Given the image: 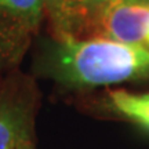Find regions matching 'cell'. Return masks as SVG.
<instances>
[{
  "label": "cell",
  "mask_w": 149,
  "mask_h": 149,
  "mask_svg": "<svg viewBox=\"0 0 149 149\" xmlns=\"http://www.w3.org/2000/svg\"><path fill=\"white\" fill-rule=\"evenodd\" d=\"M120 0H46V8L50 13L54 29L58 33L74 31L87 19L97 7ZM148 3L149 0H127Z\"/></svg>",
  "instance_id": "obj_4"
},
{
  "label": "cell",
  "mask_w": 149,
  "mask_h": 149,
  "mask_svg": "<svg viewBox=\"0 0 149 149\" xmlns=\"http://www.w3.org/2000/svg\"><path fill=\"white\" fill-rule=\"evenodd\" d=\"M46 0H0V14L32 32L42 19Z\"/></svg>",
  "instance_id": "obj_7"
},
{
  "label": "cell",
  "mask_w": 149,
  "mask_h": 149,
  "mask_svg": "<svg viewBox=\"0 0 149 149\" xmlns=\"http://www.w3.org/2000/svg\"><path fill=\"white\" fill-rule=\"evenodd\" d=\"M29 31L0 14V72L15 65L25 53Z\"/></svg>",
  "instance_id": "obj_6"
},
{
  "label": "cell",
  "mask_w": 149,
  "mask_h": 149,
  "mask_svg": "<svg viewBox=\"0 0 149 149\" xmlns=\"http://www.w3.org/2000/svg\"><path fill=\"white\" fill-rule=\"evenodd\" d=\"M32 104L15 88L0 91V149H19L31 141Z\"/></svg>",
  "instance_id": "obj_3"
},
{
  "label": "cell",
  "mask_w": 149,
  "mask_h": 149,
  "mask_svg": "<svg viewBox=\"0 0 149 149\" xmlns=\"http://www.w3.org/2000/svg\"><path fill=\"white\" fill-rule=\"evenodd\" d=\"M149 33V3L113 1L98 10L90 39L145 46Z\"/></svg>",
  "instance_id": "obj_2"
},
{
  "label": "cell",
  "mask_w": 149,
  "mask_h": 149,
  "mask_svg": "<svg viewBox=\"0 0 149 149\" xmlns=\"http://www.w3.org/2000/svg\"><path fill=\"white\" fill-rule=\"evenodd\" d=\"M105 104L112 113L149 131V93L135 94L123 90L109 91Z\"/></svg>",
  "instance_id": "obj_5"
},
{
  "label": "cell",
  "mask_w": 149,
  "mask_h": 149,
  "mask_svg": "<svg viewBox=\"0 0 149 149\" xmlns=\"http://www.w3.org/2000/svg\"><path fill=\"white\" fill-rule=\"evenodd\" d=\"M42 69L69 88L149 80V48L105 39H57L44 50Z\"/></svg>",
  "instance_id": "obj_1"
},
{
  "label": "cell",
  "mask_w": 149,
  "mask_h": 149,
  "mask_svg": "<svg viewBox=\"0 0 149 149\" xmlns=\"http://www.w3.org/2000/svg\"><path fill=\"white\" fill-rule=\"evenodd\" d=\"M19 149H35V146H33L32 141H28L25 144H22L21 146H19Z\"/></svg>",
  "instance_id": "obj_8"
},
{
  "label": "cell",
  "mask_w": 149,
  "mask_h": 149,
  "mask_svg": "<svg viewBox=\"0 0 149 149\" xmlns=\"http://www.w3.org/2000/svg\"><path fill=\"white\" fill-rule=\"evenodd\" d=\"M145 46L149 48V33H148V37H146V43H145Z\"/></svg>",
  "instance_id": "obj_9"
}]
</instances>
